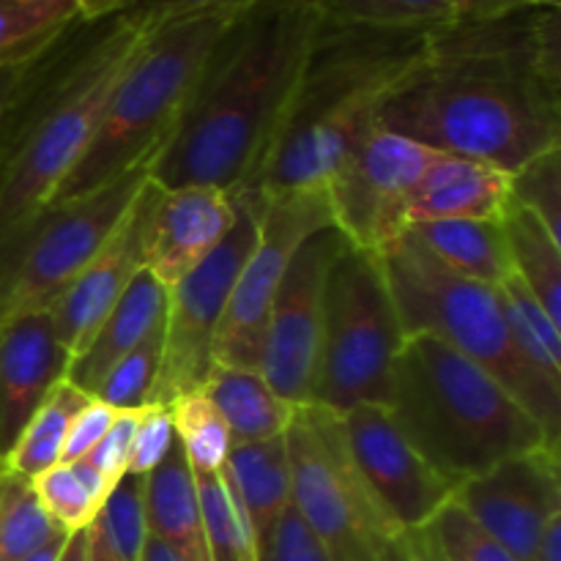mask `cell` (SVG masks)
Segmentation results:
<instances>
[{"label":"cell","mask_w":561,"mask_h":561,"mask_svg":"<svg viewBox=\"0 0 561 561\" xmlns=\"http://www.w3.org/2000/svg\"><path fill=\"white\" fill-rule=\"evenodd\" d=\"M164 312H168V288L148 268H140L113 310L104 316L91 343L71 356L66 381L93 398L110 367L118 365L135 345H140L164 321Z\"/></svg>","instance_id":"cell-21"},{"label":"cell","mask_w":561,"mask_h":561,"mask_svg":"<svg viewBox=\"0 0 561 561\" xmlns=\"http://www.w3.org/2000/svg\"><path fill=\"white\" fill-rule=\"evenodd\" d=\"M510 261L520 283L537 296L548 316L561 323V239L526 208L510 203L502 217Z\"/></svg>","instance_id":"cell-26"},{"label":"cell","mask_w":561,"mask_h":561,"mask_svg":"<svg viewBox=\"0 0 561 561\" xmlns=\"http://www.w3.org/2000/svg\"><path fill=\"white\" fill-rule=\"evenodd\" d=\"M526 9H542V11H559L561 0H524Z\"/></svg>","instance_id":"cell-52"},{"label":"cell","mask_w":561,"mask_h":561,"mask_svg":"<svg viewBox=\"0 0 561 561\" xmlns=\"http://www.w3.org/2000/svg\"><path fill=\"white\" fill-rule=\"evenodd\" d=\"M58 561H88V540H85V529L71 531L66 537V546L60 551Z\"/></svg>","instance_id":"cell-48"},{"label":"cell","mask_w":561,"mask_h":561,"mask_svg":"<svg viewBox=\"0 0 561 561\" xmlns=\"http://www.w3.org/2000/svg\"><path fill=\"white\" fill-rule=\"evenodd\" d=\"M151 20L118 14L53 64L36 60L0 118V233L53 201L91 146L110 96L146 42Z\"/></svg>","instance_id":"cell-4"},{"label":"cell","mask_w":561,"mask_h":561,"mask_svg":"<svg viewBox=\"0 0 561 561\" xmlns=\"http://www.w3.org/2000/svg\"><path fill=\"white\" fill-rule=\"evenodd\" d=\"M168 409L173 416L175 438H179L192 471L211 474V471L222 469L230 447H233V438H230L228 425H225L217 405L208 400V394L203 389L186 392L175 398Z\"/></svg>","instance_id":"cell-35"},{"label":"cell","mask_w":561,"mask_h":561,"mask_svg":"<svg viewBox=\"0 0 561 561\" xmlns=\"http://www.w3.org/2000/svg\"><path fill=\"white\" fill-rule=\"evenodd\" d=\"M381 561H447L431 526L405 529L389 537Z\"/></svg>","instance_id":"cell-43"},{"label":"cell","mask_w":561,"mask_h":561,"mask_svg":"<svg viewBox=\"0 0 561 561\" xmlns=\"http://www.w3.org/2000/svg\"><path fill=\"white\" fill-rule=\"evenodd\" d=\"M69 365L71 354L55 337L47 310L0 323V466Z\"/></svg>","instance_id":"cell-19"},{"label":"cell","mask_w":561,"mask_h":561,"mask_svg":"<svg viewBox=\"0 0 561 561\" xmlns=\"http://www.w3.org/2000/svg\"><path fill=\"white\" fill-rule=\"evenodd\" d=\"M447 561H518L491 531L482 529L458 502H447L427 524Z\"/></svg>","instance_id":"cell-38"},{"label":"cell","mask_w":561,"mask_h":561,"mask_svg":"<svg viewBox=\"0 0 561 561\" xmlns=\"http://www.w3.org/2000/svg\"><path fill=\"white\" fill-rule=\"evenodd\" d=\"M239 201L217 186H181L162 190L153 201L146 225L142 266L173 288L192 268L201 266L230 233Z\"/></svg>","instance_id":"cell-18"},{"label":"cell","mask_w":561,"mask_h":561,"mask_svg":"<svg viewBox=\"0 0 561 561\" xmlns=\"http://www.w3.org/2000/svg\"><path fill=\"white\" fill-rule=\"evenodd\" d=\"M378 257L403 337L433 334L469 356L540 422L553 444H559L561 387L548 381L513 343L499 290L449 272L409 230L383 247Z\"/></svg>","instance_id":"cell-7"},{"label":"cell","mask_w":561,"mask_h":561,"mask_svg":"<svg viewBox=\"0 0 561 561\" xmlns=\"http://www.w3.org/2000/svg\"><path fill=\"white\" fill-rule=\"evenodd\" d=\"M175 442V427L173 416H170L168 405H146L140 411V420H137L135 442H131L129 453V466H126V474L148 477L159 463L164 460V455L170 453Z\"/></svg>","instance_id":"cell-39"},{"label":"cell","mask_w":561,"mask_h":561,"mask_svg":"<svg viewBox=\"0 0 561 561\" xmlns=\"http://www.w3.org/2000/svg\"><path fill=\"white\" fill-rule=\"evenodd\" d=\"M91 394H85L82 389H77L75 383L64 381L49 392V398L44 400L42 409L33 414V420L27 422L25 433L16 442L14 453L5 460V469H11L14 474L33 480L42 471L53 469L60 463V455H64L66 433H69L71 416L80 409H85L91 403Z\"/></svg>","instance_id":"cell-31"},{"label":"cell","mask_w":561,"mask_h":561,"mask_svg":"<svg viewBox=\"0 0 561 561\" xmlns=\"http://www.w3.org/2000/svg\"><path fill=\"white\" fill-rule=\"evenodd\" d=\"M329 225L332 214L323 190L263 197L257 241L241 266L228 310L214 337V365L261 373L268 310L288 272L290 257L307 236Z\"/></svg>","instance_id":"cell-12"},{"label":"cell","mask_w":561,"mask_h":561,"mask_svg":"<svg viewBox=\"0 0 561 561\" xmlns=\"http://www.w3.org/2000/svg\"><path fill=\"white\" fill-rule=\"evenodd\" d=\"M252 3L255 0L148 16L146 42L115 85L91 146L53 201H71L131 170L151 168L173 137L211 53Z\"/></svg>","instance_id":"cell-6"},{"label":"cell","mask_w":561,"mask_h":561,"mask_svg":"<svg viewBox=\"0 0 561 561\" xmlns=\"http://www.w3.org/2000/svg\"><path fill=\"white\" fill-rule=\"evenodd\" d=\"M409 230L442 266L496 288L513 274L502 219H433Z\"/></svg>","instance_id":"cell-24"},{"label":"cell","mask_w":561,"mask_h":561,"mask_svg":"<svg viewBox=\"0 0 561 561\" xmlns=\"http://www.w3.org/2000/svg\"><path fill=\"white\" fill-rule=\"evenodd\" d=\"M142 513H146L148 535L173 548L184 561H208L195 471H192L179 438L164 455L162 463L146 477Z\"/></svg>","instance_id":"cell-22"},{"label":"cell","mask_w":561,"mask_h":561,"mask_svg":"<svg viewBox=\"0 0 561 561\" xmlns=\"http://www.w3.org/2000/svg\"><path fill=\"white\" fill-rule=\"evenodd\" d=\"M455 502L518 561H535L548 520L561 515L559 447H537L463 482Z\"/></svg>","instance_id":"cell-16"},{"label":"cell","mask_w":561,"mask_h":561,"mask_svg":"<svg viewBox=\"0 0 561 561\" xmlns=\"http://www.w3.org/2000/svg\"><path fill=\"white\" fill-rule=\"evenodd\" d=\"M36 499L55 526L71 535L80 531L96 518L107 496L113 493V482L85 458L75 463H58L42 471L31 480Z\"/></svg>","instance_id":"cell-28"},{"label":"cell","mask_w":561,"mask_h":561,"mask_svg":"<svg viewBox=\"0 0 561 561\" xmlns=\"http://www.w3.org/2000/svg\"><path fill=\"white\" fill-rule=\"evenodd\" d=\"M510 206V173L480 159L436 153L409 201L405 222L502 219Z\"/></svg>","instance_id":"cell-20"},{"label":"cell","mask_w":561,"mask_h":561,"mask_svg":"<svg viewBox=\"0 0 561 561\" xmlns=\"http://www.w3.org/2000/svg\"><path fill=\"white\" fill-rule=\"evenodd\" d=\"M60 535L66 531L44 513L31 480L0 466V561L27 559Z\"/></svg>","instance_id":"cell-33"},{"label":"cell","mask_w":561,"mask_h":561,"mask_svg":"<svg viewBox=\"0 0 561 561\" xmlns=\"http://www.w3.org/2000/svg\"><path fill=\"white\" fill-rule=\"evenodd\" d=\"M535 561H561V515L548 520L540 542H537Z\"/></svg>","instance_id":"cell-46"},{"label":"cell","mask_w":561,"mask_h":561,"mask_svg":"<svg viewBox=\"0 0 561 561\" xmlns=\"http://www.w3.org/2000/svg\"><path fill=\"white\" fill-rule=\"evenodd\" d=\"M142 561H184V559H181L173 548L164 546V542H159L157 537L148 535L146 546H142Z\"/></svg>","instance_id":"cell-49"},{"label":"cell","mask_w":561,"mask_h":561,"mask_svg":"<svg viewBox=\"0 0 561 561\" xmlns=\"http://www.w3.org/2000/svg\"><path fill=\"white\" fill-rule=\"evenodd\" d=\"M77 22L69 0H0V69L38 60Z\"/></svg>","instance_id":"cell-27"},{"label":"cell","mask_w":561,"mask_h":561,"mask_svg":"<svg viewBox=\"0 0 561 561\" xmlns=\"http://www.w3.org/2000/svg\"><path fill=\"white\" fill-rule=\"evenodd\" d=\"M403 343L392 294L376 252L345 244L323 285L312 403L345 414L356 405H387L392 365Z\"/></svg>","instance_id":"cell-8"},{"label":"cell","mask_w":561,"mask_h":561,"mask_svg":"<svg viewBox=\"0 0 561 561\" xmlns=\"http://www.w3.org/2000/svg\"><path fill=\"white\" fill-rule=\"evenodd\" d=\"M140 411H118L113 425H110V431L104 433L102 442H99L96 447L91 449V455L85 458L88 463L96 466L113 485H118L126 477V466H129V453L131 442H135Z\"/></svg>","instance_id":"cell-40"},{"label":"cell","mask_w":561,"mask_h":561,"mask_svg":"<svg viewBox=\"0 0 561 561\" xmlns=\"http://www.w3.org/2000/svg\"><path fill=\"white\" fill-rule=\"evenodd\" d=\"M66 537H69V535H60V537H55V540H49L47 546H44V548H38L36 553H31V557H27V559H22V561H58L60 551H64V546H66Z\"/></svg>","instance_id":"cell-50"},{"label":"cell","mask_w":561,"mask_h":561,"mask_svg":"<svg viewBox=\"0 0 561 561\" xmlns=\"http://www.w3.org/2000/svg\"><path fill=\"white\" fill-rule=\"evenodd\" d=\"M345 236L334 225L301 241L272 301L263 337L261 376L290 405L312 403L318 343H321L323 285L329 266L345 250Z\"/></svg>","instance_id":"cell-14"},{"label":"cell","mask_w":561,"mask_h":561,"mask_svg":"<svg viewBox=\"0 0 561 561\" xmlns=\"http://www.w3.org/2000/svg\"><path fill=\"white\" fill-rule=\"evenodd\" d=\"M151 168L71 201H49L0 233V323L49 310L135 203Z\"/></svg>","instance_id":"cell-9"},{"label":"cell","mask_w":561,"mask_h":561,"mask_svg":"<svg viewBox=\"0 0 561 561\" xmlns=\"http://www.w3.org/2000/svg\"><path fill=\"white\" fill-rule=\"evenodd\" d=\"M195 485L208 561H261L250 518L241 507L228 471L219 469L211 474L195 471Z\"/></svg>","instance_id":"cell-30"},{"label":"cell","mask_w":561,"mask_h":561,"mask_svg":"<svg viewBox=\"0 0 561 561\" xmlns=\"http://www.w3.org/2000/svg\"><path fill=\"white\" fill-rule=\"evenodd\" d=\"M236 201L239 214L222 244L168 288L162 367L151 405H170L181 394L197 392L211 373L214 337L228 310L241 266L250 257L261 230L263 197L255 192H236Z\"/></svg>","instance_id":"cell-11"},{"label":"cell","mask_w":561,"mask_h":561,"mask_svg":"<svg viewBox=\"0 0 561 561\" xmlns=\"http://www.w3.org/2000/svg\"><path fill=\"white\" fill-rule=\"evenodd\" d=\"M162 348L164 321L140 345H135L118 365L110 367L93 398L115 411H140L151 405L153 389L159 381V367H162Z\"/></svg>","instance_id":"cell-36"},{"label":"cell","mask_w":561,"mask_h":561,"mask_svg":"<svg viewBox=\"0 0 561 561\" xmlns=\"http://www.w3.org/2000/svg\"><path fill=\"white\" fill-rule=\"evenodd\" d=\"M323 22L381 27V31H436L453 25L447 0H318Z\"/></svg>","instance_id":"cell-34"},{"label":"cell","mask_w":561,"mask_h":561,"mask_svg":"<svg viewBox=\"0 0 561 561\" xmlns=\"http://www.w3.org/2000/svg\"><path fill=\"white\" fill-rule=\"evenodd\" d=\"M146 477L126 474L85 526L88 561H142L146 546Z\"/></svg>","instance_id":"cell-29"},{"label":"cell","mask_w":561,"mask_h":561,"mask_svg":"<svg viewBox=\"0 0 561 561\" xmlns=\"http://www.w3.org/2000/svg\"><path fill=\"white\" fill-rule=\"evenodd\" d=\"M510 203L535 214L561 239V148L537 153L510 173Z\"/></svg>","instance_id":"cell-37"},{"label":"cell","mask_w":561,"mask_h":561,"mask_svg":"<svg viewBox=\"0 0 561 561\" xmlns=\"http://www.w3.org/2000/svg\"><path fill=\"white\" fill-rule=\"evenodd\" d=\"M438 151L376 126L327 181L332 225L351 247L381 252L405 233L416 184Z\"/></svg>","instance_id":"cell-13"},{"label":"cell","mask_w":561,"mask_h":561,"mask_svg":"<svg viewBox=\"0 0 561 561\" xmlns=\"http://www.w3.org/2000/svg\"><path fill=\"white\" fill-rule=\"evenodd\" d=\"M340 422L351 460L394 535L427 526L453 502L455 488L400 436L387 405H356L340 414Z\"/></svg>","instance_id":"cell-15"},{"label":"cell","mask_w":561,"mask_h":561,"mask_svg":"<svg viewBox=\"0 0 561 561\" xmlns=\"http://www.w3.org/2000/svg\"><path fill=\"white\" fill-rule=\"evenodd\" d=\"M261 561H329L321 542L310 535L305 520L299 518L294 507H288L274 526V535L268 540Z\"/></svg>","instance_id":"cell-41"},{"label":"cell","mask_w":561,"mask_h":561,"mask_svg":"<svg viewBox=\"0 0 561 561\" xmlns=\"http://www.w3.org/2000/svg\"><path fill=\"white\" fill-rule=\"evenodd\" d=\"M431 33L321 22L283 126L247 192L323 190L376 129L378 110L416 69Z\"/></svg>","instance_id":"cell-3"},{"label":"cell","mask_w":561,"mask_h":561,"mask_svg":"<svg viewBox=\"0 0 561 561\" xmlns=\"http://www.w3.org/2000/svg\"><path fill=\"white\" fill-rule=\"evenodd\" d=\"M376 126L515 173L561 140L559 11L455 20L378 110Z\"/></svg>","instance_id":"cell-1"},{"label":"cell","mask_w":561,"mask_h":561,"mask_svg":"<svg viewBox=\"0 0 561 561\" xmlns=\"http://www.w3.org/2000/svg\"><path fill=\"white\" fill-rule=\"evenodd\" d=\"M387 414L455 491L515 455L559 447L491 373L433 334L400 343Z\"/></svg>","instance_id":"cell-5"},{"label":"cell","mask_w":561,"mask_h":561,"mask_svg":"<svg viewBox=\"0 0 561 561\" xmlns=\"http://www.w3.org/2000/svg\"><path fill=\"white\" fill-rule=\"evenodd\" d=\"M507 318L510 337L520 354L542 373L551 383L561 387V323L553 321L537 296L520 283L518 274H510L496 285Z\"/></svg>","instance_id":"cell-32"},{"label":"cell","mask_w":561,"mask_h":561,"mask_svg":"<svg viewBox=\"0 0 561 561\" xmlns=\"http://www.w3.org/2000/svg\"><path fill=\"white\" fill-rule=\"evenodd\" d=\"M33 64H36V60H33ZM33 64L14 66V69H0V118H3V113L9 110L11 99L16 96V91H20L22 80H25Z\"/></svg>","instance_id":"cell-47"},{"label":"cell","mask_w":561,"mask_h":561,"mask_svg":"<svg viewBox=\"0 0 561 561\" xmlns=\"http://www.w3.org/2000/svg\"><path fill=\"white\" fill-rule=\"evenodd\" d=\"M241 499L252 535H255L257 553L263 557L274 526L279 524L285 510L290 507V466L285 436L268 442L233 444L228 460L222 466Z\"/></svg>","instance_id":"cell-23"},{"label":"cell","mask_w":561,"mask_h":561,"mask_svg":"<svg viewBox=\"0 0 561 561\" xmlns=\"http://www.w3.org/2000/svg\"><path fill=\"white\" fill-rule=\"evenodd\" d=\"M115 414L118 411L110 409V405L99 403L96 398L85 405V409L77 411L69 422V433H66L64 455H60V463H75L91 455V449L96 447L104 438V433L113 425Z\"/></svg>","instance_id":"cell-42"},{"label":"cell","mask_w":561,"mask_h":561,"mask_svg":"<svg viewBox=\"0 0 561 561\" xmlns=\"http://www.w3.org/2000/svg\"><path fill=\"white\" fill-rule=\"evenodd\" d=\"M219 3H247V0H129L124 14L137 16V20H148V16H164L173 14V11H190Z\"/></svg>","instance_id":"cell-44"},{"label":"cell","mask_w":561,"mask_h":561,"mask_svg":"<svg viewBox=\"0 0 561 561\" xmlns=\"http://www.w3.org/2000/svg\"><path fill=\"white\" fill-rule=\"evenodd\" d=\"M203 392L208 394L228 425L233 444L268 442L285 436L299 405L279 398L257 370L214 365Z\"/></svg>","instance_id":"cell-25"},{"label":"cell","mask_w":561,"mask_h":561,"mask_svg":"<svg viewBox=\"0 0 561 561\" xmlns=\"http://www.w3.org/2000/svg\"><path fill=\"white\" fill-rule=\"evenodd\" d=\"M447 3H449V9H453L455 20H463V16H469L474 0H447Z\"/></svg>","instance_id":"cell-51"},{"label":"cell","mask_w":561,"mask_h":561,"mask_svg":"<svg viewBox=\"0 0 561 561\" xmlns=\"http://www.w3.org/2000/svg\"><path fill=\"white\" fill-rule=\"evenodd\" d=\"M290 466V507L329 561H381L394 535L367 493L343 422L321 405H299L285 431Z\"/></svg>","instance_id":"cell-10"},{"label":"cell","mask_w":561,"mask_h":561,"mask_svg":"<svg viewBox=\"0 0 561 561\" xmlns=\"http://www.w3.org/2000/svg\"><path fill=\"white\" fill-rule=\"evenodd\" d=\"M69 3L75 5L77 14H80V22L93 25V22L113 20V16L124 14L129 0H69Z\"/></svg>","instance_id":"cell-45"},{"label":"cell","mask_w":561,"mask_h":561,"mask_svg":"<svg viewBox=\"0 0 561 561\" xmlns=\"http://www.w3.org/2000/svg\"><path fill=\"white\" fill-rule=\"evenodd\" d=\"M323 16L318 0H255L208 58L151 164L162 190L247 192L283 126Z\"/></svg>","instance_id":"cell-2"},{"label":"cell","mask_w":561,"mask_h":561,"mask_svg":"<svg viewBox=\"0 0 561 561\" xmlns=\"http://www.w3.org/2000/svg\"><path fill=\"white\" fill-rule=\"evenodd\" d=\"M159 195V186L153 184L151 175L137 192L135 203L118 228L113 230L102 250L88 261V266L71 279L69 288L49 305V321H53L55 337L60 340L71 356L80 354L96 329L102 327L104 316L113 310L115 301L126 290L142 266V250H146V225L151 214L153 201Z\"/></svg>","instance_id":"cell-17"}]
</instances>
